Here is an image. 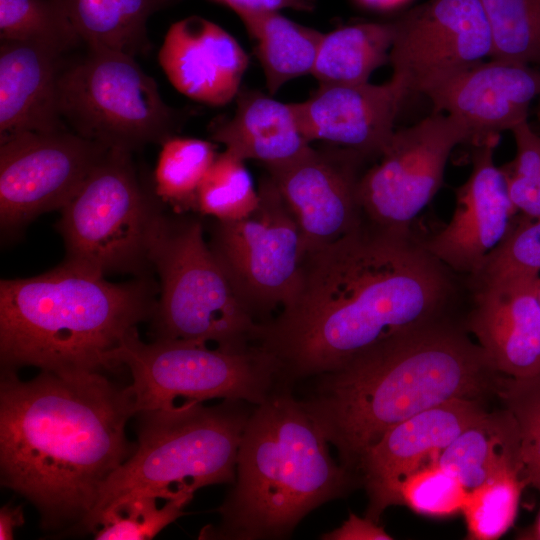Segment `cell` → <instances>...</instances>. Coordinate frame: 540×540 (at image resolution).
Returning a JSON list of instances; mask_svg holds the SVG:
<instances>
[{
  "label": "cell",
  "instance_id": "1",
  "mask_svg": "<svg viewBox=\"0 0 540 540\" xmlns=\"http://www.w3.org/2000/svg\"><path fill=\"white\" fill-rule=\"evenodd\" d=\"M453 271L411 232L366 218L304 255L289 302L259 324L256 342L278 361L284 387L334 371L399 332L450 312Z\"/></svg>",
  "mask_w": 540,
  "mask_h": 540
},
{
  "label": "cell",
  "instance_id": "2",
  "mask_svg": "<svg viewBox=\"0 0 540 540\" xmlns=\"http://www.w3.org/2000/svg\"><path fill=\"white\" fill-rule=\"evenodd\" d=\"M136 414L126 386L102 372L1 369V485L28 500L48 531L76 535L113 473L132 455Z\"/></svg>",
  "mask_w": 540,
  "mask_h": 540
},
{
  "label": "cell",
  "instance_id": "3",
  "mask_svg": "<svg viewBox=\"0 0 540 540\" xmlns=\"http://www.w3.org/2000/svg\"><path fill=\"white\" fill-rule=\"evenodd\" d=\"M501 375L463 322L447 313L310 378L299 400L340 464L358 477L363 454L390 428L447 401L495 394Z\"/></svg>",
  "mask_w": 540,
  "mask_h": 540
},
{
  "label": "cell",
  "instance_id": "4",
  "mask_svg": "<svg viewBox=\"0 0 540 540\" xmlns=\"http://www.w3.org/2000/svg\"><path fill=\"white\" fill-rule=\"evenodd\" d=\"M159 287L112 283L64 261L43 274L0 282L1 369L57 373L115 369L122 343L151 320Z\"/></svg>",
  "mask_w": 540,
  "mask_h": 540
},
{
  "label": "cell",
  "instance_id": "5",
  "mask_svg": "<svg viewBox=\"0 0 540 540\" xmlns=\"http://www.w3.org/2000/svg\"><path fill=\"white\" fill-rule=\"evenodd\" d=\"M328 441L292 390L255 405L237 454L220 520L199 539L288 538L317 507L346 496L360 479L331 457Z\"/></svg>",
  "mask_w": 540,
  "mask_h": 540
},
{
  "label": "cell",
  "instance_id": "6",
  "mask_svg": "<svg viewBox=\"0 0 540 540\" xmlns=\"http://www.w3.org/2000/svg\"><path fill=\"white\" fill-rule=\"evenodd\" d=\"M241 400L182 401L135 414L136 447L103 486L77 534L92 533L98 515L131 492L162 499L192 495L206 486L233 484L240 440L253 410Z\"/></svg>",
  "mask_w": 540,
  "mask_h": 540
},
{
  "label": "cell",
  "instance_id": "7",
  "mask_svg": "<svg viewBox=\"0 0 540 540\" xmlns=\"http://www.w3.org/2000/svg\"><path fill=\"white\" fill-rule=\"evenodd\" d=\"M149 257L159 277L153 340H188L236 351L255 345L259 323L238 297L199 220L161 213Z\"/></svg>",
  "mask_w": 540,
  "mask_h": 540
},
{
  "label": "cell",
  "instance_id": "8",
  "mask_svg": "<svg viewBox=\"0 0 540 540\" xmlns=\"http://www.w3.org/2000/svg\"><path fill=\"white\" fill-rule=\"evenodd\" d=\"M113 364L130 372L126 388L136 413L168 407L178 399L258 405L286 389L278 361L258 345L236 351L180 339L145 343L136 332L115 352Z\"/></svg>",
  "mask_w": 540,
  "mask_h": 540
},
{
  "label": "cell",
  "instance_id": "9",
  "mask_svg": "<svg viewBox=\"0 0 540 540\" xmlns=\"http://www.w3.org/2000/svg\"><path fill=\"white\" fill-rule=\"evenodd\" d=\"M58 91L66 126L111 149L162 144L187 116L164 102L135 57L106 48L88 47L82 58L65 64Z\"/></svg>",
  "mask_w": 540,
  "mask_h": 540
},
{
  "label": "cell",
  "instance_id": "10",
  "mask_svg": "<svg viewBox=\"0 0 540 540\" xmlns=\"http://www.w3.org/2000/svg\"><path fill=\"white\" fill-rule=\"evenodd\" d=\"M60 211L65 261L104 276L151 267L152 234L162 212L141 184L132 152L110 148Z\"/></svg>",
  "mask_w": 540,
  "mask_h": 540
},
{
  "label": "cell",
  "instance_id": "11",
  "mask_svg": "<svg viewBox=\"0 0 540 540\" xmlns=\"http://www.w3.org/2000/svg\"><path fill=\"white\" fill-rule=\"evenodd\" d=\"M248 216L214 223L208 244L238 297L259 323L271 319L295 292L305 251L298 225L265 176Z\"/></svg>",
  "mask_w": 540,
  "mask_h": 540
},
{
  "label": "cell",
  "instance_id": "12",
  "mask_svg": "<svg viewBox=\"0 0 540 540\" xmlns=\"http://www.w3.org/2000/svg\"><path fill=\"white\" fill-rule=\"evenodd\" d=\"M468 142L467 129L454 117L434 112L394 132L379 163L361 176L359 199L364 217L395 232H411L415 217L443 183L452 150Z\"/></svg>",
  "mask_w": 540,
  "mask_h": 540
},
{
  "label": "cell",
  "instance_id": "13",
  "mask_svg": "<svg viewBox=\"0 0 540 540\" xmlns=\"http://www.w3.org/2000/svg\"><path fill=\"white\" fill-rule=\"evenodd\" d=\"M109 149L70 129L0 139L2 230H18L61 209Z\"/></svg>",
  "mask_w": 540,
  "mask_h": 540
},
{
  "label": "cell",
  "instance_id": "14",
  "mask_svg": "<svg viewBox=\"0 0 540 540\" xmlns=\"http://www.w3.org/2000/svg\"><path fill=\"white\" fill-rule=\"evenodd\" d=\"M394 22L393 76L425 94L490 57V29L480 0H428Z\"/></svg>",
  "mask_w": 540,
  "mask_h": 540
},
{
  "label": "cell",
  "instance_id": "15",
  "mask_svg": "<svg viewBox=\"0 0 540 540\" xmlns=\"http://www.w3.org/2000/svg\"><path fill=\"white\" fill-rule=\"evenodd\" d=\"M367 159L338 147L267 167L296 221L305 254L350 233L364 221L359 199L361 166Z\"/></svg>",
  "mask_w": 540,
  "mask_h": 540
},
{
  "label": "cell",
  "instance_id": "16",
  "mask_svg": "<svg viewBox=\"0 0 540 540\" xmlns=\"http://www.w3.org/2000/svg\"><path fill=\"white\" fill-rule=\"evenodd\" d=\"M481 399L459 398L422 411L390 428L363 454L357 475L368 495L365 517L379 523L396 505L400 483L436 461L467 427L487 413Z\"/></svg>",
  "mask_w": 540,
  "mask_h": 540
},
{
  "label": "cell",
  "instance_id": "17",
  "mask_svg": "<svg viewBox=\"0 0 540 540\" xmlns=\"http://www.w3.org/2000/svg\"><path fill=\"white\" fill-rule=\"evenodd\" d=\"M499 139L473 146L472 169L456 189L451 220L423 242L451 271L466 278L479 271L487 255L505 238L517 211L505 172L494 162Z\"/></svg>",
  "mask_w": 540,
  "mask_h": 540
},
{
  "label": "cell",
  "instance_id": "18",
  "mask_svg": "<svg viewBox=\"0 0 540 540\" xmlns=\"http://www.w3.org/2000/svg\"><path fill=\"white\" fill-rule=\"evenodd\" d=\"M539 280L540 275L465 280L471 308L464 327L503 375L540 374Z\"/></svg>",
  "mask_w": 540,
  "mask_h": 540
},
{
  "label": "cell",
  "instance_id": "19",
  "mask_svg": "<svg viewBox=\"0 0 540 540\" xmlns=\"http://www.w3.org/2000/svg\"><path fill=\"white\" fill-rule=\"evenodd\" d=\"M434 112L457 119L478 146L500 138L527 121L530 103L540 96V70L528 64L491 58L429 89Z\"/></svg>",
  "mask_w": 540,
  "mask_h": 540
},
{
  "label": "cell",
  "instance_id": "20",
  "mask_svg": "<svg viewBox=\"0 0 540 540\" xmlns=\"http://www.w3.org/2000/svg\"><path fill=\"white\" fill-rule=\"evenodd\" d=\"M393 76L382 84H319L311 96L294 103L304 136L359 153L380 157L395 130L394 123L409 95Z\"/></svg>",
  "mask_w": 540,
  "mask_h": 540
},
{
  "label": "cell",
  "instance_id": "21",
  "mask_svg": "<svg viewBox=\"0 0 540 540\" xmlns=\"http://www.w3.org/2000/svg\"><path fill=\"white\" fill-rule=\"evenodd\" d=\"M158 59L180 93L211 106L236 98L249 64L247 53L230 33L200 16L170 26Z\"/></svg>",
  "mask_w": 540,
  "mask_h": 540
},
{
  "label": "cell",
  "instance_id": "22",
  "mask_svg": "<svg viewBox=\"0 0 540 540\" xmlns=\"http://www.w3.org/2000/svg\"><path fill=\"white\" fill-rule=\"evenodd\" d=\"M63 56L42 44L1 41L0 139L69 129L59 107Z\"/></svg>",
  "mask_w": 540,
  "mask_h": 540
},
{
  "label": "cell",
  "instance_id": "23",
  "mask_svg": "<svg viewBox=\"0 0 540 540\" xmlns=\"http://www.w3.org/2000/svg\"><path fill=\"white\" fill-rule=\"evenodd\" d=\"M260 91L240 88L231 118L215 124L211 139L240 159L266 167L289 162L312 146L304 136L294 103H283Z\"/></svg>",
  "mask_w": 540,
  "mask_h": 540
},
{
  "label": "cell",
  "instance_id": "24",
  "mask_svg": "<svg viewBox=\"0 0 540 540\" xmlns=\"http://www.w3.org/2000/svg\"><path fill=\"white\" fill-rule=\"evenodd\" d=\"M437 462L468 491L504 473L522 476L521 439L515 418L504 407L487 412L453 440Z\"/></svg>",
  "mask_w": 540,
  "mask_h": 540
},
{
  "label": "cell",
  "instance_id": "25",
  "mask_svg": "<svg viewBox=\"0 0 540 540\" xmlns=\"http://www.w3.org/2000/svg\"><path fill=\"white\" fill-rule=\"evenodd\" d=\"M235 13L256 41V55L270 95L290 80L312 73L323 33L291 21L279 10L242 9Z\"/></svg>",
  "mask_w": 540,
  "mask_h": 540
},
{
  "label": "cell",
  "instance_id": "26",
  "mask_svg": "<svg viewBox=\"0 0 540 540\" xmlns=\"http://www.w3.org/2000/svg\"><path fill=\"white\" fill-rule=\"evenodd\" d=\"M87 47L130 56L148 53L147 23L152 14L175 0H61Z\"/></svg>",
  "mask_w": 540,
  "mask_h": 540
},
{
  "label": "cell",
  "instance_id": "27",
  "mask_svg": "<svg viewBox=\"0 0 540 540\" xmlns=\"http://www.w3.org/2000/svg\"><path fill=\"white\" fill-rule=\"evenodd\" d=\"M394 22H366L323 34L312 75L319 84L368 82L370 75L389 62Z\"/></svg>",
  "mask_w": 540,
  "mask_h": 540
},
{
  "label": "cell",
  "instance_id": "28",
  "mask_svg": "<svg viewBox=\"0 0 540 540\" xmlns=\"http://www.w3.org/2000/svg\"><path fill=\"white\" fill-rule=\"evenodd\" d=\"M155 171V194L179 210L194 209L197 191L218 153L213 142L173 136L162 144Z\"/></svg>",
  "mask_w": 540,
  "mask_h": 540
},
{
  "label": "cell",
  "instance_id": "29",
  "mask_svg": "<svg viewBox=\"0 0 540 540\" xmlns=\"http://www.w3.org/2000/svg\"><path fill=\"white\" fill-rule=\"evenodd\" d=\"M192 495L162 499L148 492L127 493L107 506L93 526L96 540L152 539L182 515Z\"/></svg>",
  "mask_w": 540,
  "mask_h": 540
},
{
  "label": "cell",
  "instance_id": "30",
  "mask_svg": "<svg viewBox=\"0 0 540 540\" xmlns=\"http://www.w3.org/2000/svg\"><path fill=\"white\" fill-rule=\"evenodd\" d=\"M0 39L42 44L63 54L83 43L61 0H0Z\"/></svg>",
  "mask_w": 540,
  "mask_h": 540
},
{
  "label": "cell",
  "instance_id": "31",
  "mask_svg": "<svg viewBox=\"0 0 540 540\" xmlns=\"http://www.w3.org/2000/svg\"><path fill=\"white\" fill-rule=\"evenodd\" d=\"M487 17L490 58L540 65V0H480Z\"/></svg>",
  "mask_w": 540,
  "mask_h": 540
},
{
  "label": "cell",
  "instance_id": "32",
  "mask_svg": "<svg viewBox=\"0 0 540 540\" xmlns=\"http://www.w3.org/2000/svg\"><path fill=\"white\" fill-rule=\"evenodd\" d=\"M244 162L227 150L218 154L197 191L194 210L221 221L253 212L259 194Z\"/></svg>",
  "mask_w": 540,
  "mask_h": 540
},
{
  "label": "cell",
  "instance_id": "33",
  "mask_svg": "<svg viewBox=\"0 0 540 540\" xmlns=\"http://www.w3.org/2000/svg\"><path fill=\"white\" fill-rule=\"evenodd\" d=\"M526 483L518 472L499 475L468 491L462 509L467 538L495 540L513 525Z\"/></svg>",
  "mask_w": 540,
  "mask_h": 540
},
{
  "label": "cell",
  "instance_id": "34",
  "mask_svg": "<svg viewBox=\"0 0 540 540\" xmlns=\"http://www.w3.org/2000/svg\"><path fill=\"white\" fill-rule=\"evenodd\" d=\"M495 395L518 425L522 479L540 494V374L528 378L502 374Z\"/></svg>",
  "mask_w": 540,
  "mask_h": 540
},
{
  "label": "cell",
  "instance_id": "35",
  "mask_svg": "<svg viewBox=\"0 0 540 540\" xmlns=\"http://www.w3.org/2000/svg\"><path fill=\"white\" fill-rule=\"evenodd\" d=\"M467 495L460 480L436 460L403 479L396 505L429 517H449L462 512Z\"/></svg>",
  "mask_w": 540,
  "mask_h": 540
},
{
  "label": "cell",
  "instance_id": "36",
  "mask_svg": "<svg viewBox=\"0 0 540 540\" xmlns=\"http://www.w3.org/2000/svg\"><path fill=\"white\" fill-rule=\"evenodd\" d=\"M540 274V217L523 215L469 280Z\"/></svg>",
  "mask_w": 540,
  "mask_h": 540
},
{
  "label": "cell",
  "instance_id": "37",
  "mask_svg": "<svg viewBox=\"0 0 540 540\" xmlns=\"http://www.w3.org/2000/svg\"><path fill=\"white\" fill-rule=\"evenodd\" d=\"M506 177L515 208L528 217H540V172L527 177Z\"/></svg>",
  "mask_w": 540,
  "mask_h": 540
},
{
  "label": "cell",
  "instance_id": "38",
  "mask_svg": "<svg viewBox=\"0 0 540 540\" xmlns=\"http://www.w3.org/2000/svg\"><path fill=\"white\" fill-rule=\"evenodd\" d=\"M325 540H390L393 539L377 522L350 513L338 528L321 535Z\"/></svg>",
  "mask_w": 540,
  "mask_h": 540
},
{
  "label": "cell",
  "instance_id": "39",
  "mask_svg": "<svg viewBox=\"0 0 540 540\" xmlns=\"http://www.w3.org/2000/svg\"><path fill=\"white\" fill-rule=\"evenodd\" d=\"M177 1V0H175ZM231 8L234 12L242 9L280 10L290 8L298 11H312L316 0H209Z\"/></svg>",
  "mask_w": 540,
  "mask_h": 540
},
{
  "label": "cell",
  "instance_id": "40",
  "mask_svg": "<svg viewBox=\"0 0 540 540\" xmlns=\"http://www.w3.org/2000/svg\"><path fill=\"white\" fill-rule=\"evenodd\" d=\"M25 522L21 505L6 504L0 510V539L11 540L15 530Z\"/></svg>",
  "mask_w": 540,
  "mask_h": 540
},
{
  "label": "cell",
  "instance_id": "41",
  "mask_svg": "<svg viewBox=\"0 0 540 540\" xmlns=\"http://www.w3.org/2000/svg\"><path fill=\"white\" fill-rule=\"evenodd\" d=\"M360 3L367 7L384 9L393 7L403 0H358Z\"/></svg>",
  "mask_w": 540,
  "mask_h": 540
},
{
  "label": "cell",
  "instance_id": "42",
  "mask_svg": "<svg viewBox=\"0 0 540 540\" xmlns=\"http://www.w3.org/2000/svg\"><path fill=\"white\" fill-rule=\"evenodd\" d=\"M531 536L532 537H530V538H532V539H540V515H539V517L537 519V522H536V524H535V526L533 528Z\"/></svg>",
  "mask_w": 540,
  "mask_h": 540
},
{
  "label": "cell",
  "instance_id": "43",
  "mask_svg": "<svg viewBox=\"0 0 540 540\" xmlns=\"http://www.w3.org/2000/svg\"><path fill=\"white\" fill-rule=\"evenodd\" d=\"M538 300H539V305H540V280H539V285H538Z\"/></svg>",
  "mask_w": 540,
  "mask_h": 540
},
{
  "label": "cell",
  "instance_id": "44",
  "mask_svg": "<svg viewBox=\"0 0 540 540\" xmlns=\"http://www.w3.org/2000/svg\"><path fill=\"white\" fill-rule=\"evenodd\" d=\"M539 114H540V102H539Z\"/></svg>",
  "mask_w": 540,
  "mask_h": 540
}]
</instances>
